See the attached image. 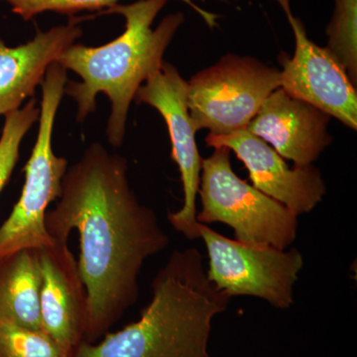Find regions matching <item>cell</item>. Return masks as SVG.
<instances>
[{"label": "cell", "mask_w": 357, "mask_h": 357, "mask_svg": "<svg viewBox=\"0 0 357 357\" xmlns=\"http://www.w3.org/2000/svg\"><path fill=\"white\" fill-rule=\"evenodd\" d=\"M0 1L8 3L11 6L13 13L20 15L22 20H30L38 14L47 13V11L74 15L81 11L109 8L117 4L119 0H0ZM180 1L185 2L196 10V13H199L211 27L217 24L218 16L199 8L196 6L194 0H180ZM220 1H227V0H220Z\"/></svg>", "instance_id": "17"}, {"label": "cell", "mask_w": 357, "mask_h": 357, "mask_svg": "<svg viewBox=\"0 0 357 357\" xmlns=\"http://www.w3.org/2000/svg\"><path fill=\"white\" fill-rule=\"evenodd\" d=\"M67 84V70L53 63L42 86L41 110L36 143L24 167L25 183L10 215L0 225V257L21 249L50 245L53 238L45 225L47 208L62 196L68 160L56 156L52 147L54 122Z\"/></svg>", "instance_id": "5"}, {"label": "cell", "mask_w": 357, "mask_h": 357, "mask_svg": "<svg viewBox=\"0 0 357 357\" xmlns=\"http://www.w3.org/2000/svg\"><path fill=\"white\" fill-rule=\"evenodd\" d=\"M128 171L124 157L93 143L68 168L62 196L45 218L53 241L68 243L73 230L79 234L89 344L102 340L137 302L143 265L170 243L155 211L134 194Z\"/></svg>", "instance_id": "1"}, {"label": "cell", "mask_w": 357, "mask_h": 357, "mask_svg": "<svg viewBox=\"0 0 357 357\" xmlns=\"http://www.w3.org/2000/svg\"><path fill=\"white\" fill-rule=\"evenodd\" d=\"M204 259L198 248L174 250L139 319L95 344L82 342L74 357H211L213 319L231 298L208 280Z\"/></svg>", "instance_id": "2"}, {"label": "cell", "mask_w": 357, "mask_h": 357, "mask_svg": "<svg viewBox=\"0 0 357 357\" xmlns=\"http://www.w3.org/2000/svg\"><path fill=\"white\" fill-rule=\"evenodd\" d=\"M39 115L36 100H31L22 109L6 115L0 137V194L8 183L20 159L21 142L33 123L39 119Z\"/></svg>", "instance_id": "18"}, {"label": "cell", "mask_w": 357, "mask_h": 357, "mask_svg": "<svg viewBox=\"0 0 357 357\" xmlns=\"http://www.w3.org/2000/svg\"><path fill=\"white\" fill-rule=\"evenodd\" d=\"M187 84L195 129L229 135L248 128L268 96L280 88V70L256 58L227 54Z\"/></svg>", "instance_id": "6"}, {"label": "cell", "mask_w": 357, "mask_h": 357, "mask_svg": "<svg viewBox=\"0 0 357 357\" xmlns=\"http://www.w3.org/2000/svg\"><path fill=\"white\" fill-rule=\"evenodd\" d=\"M187 82L178 70L164 62L136 93L135 102L151 105L163 116L172 144V159L177 164L184 192L182 208L168 215L169 223L189 241L199 239L197 198L202 158L187 103Z\"/></svg>", "instance_id": "8"}, {"label": "cell", "mask_w": 357, "mask_h": 357, "mask_svg": "<svg viewBox=\"0 0 357 357\" xmlns=\"http://www.w3.org/2000/svg\"><path fill=\"white\" fill-rule=\"evenodd\" d=\"M202 161L197 220L220 222L234 229L236 241L250 245L287 249L297 238V215L236 175L229 148H213Z\"/></svg>", "instance_id": "4"}, {"label": "cell", "mask_w": 357, "mask_h": 357, "mask_svg": "<svg viewBox=\"0 0 357 357\" xmlns=\"http://www.w3.org/2000/svg\"><path fill=\"white\" fill-rule=\"evenodd\" d=\"M40 282L37 249H21L0 257V323L42 331Z\"/></svg>", "instance_id": "14"}, {"label": "cell", "mask_w": 357, "mask_h": 357, "mask_svg": "<svg viewBox=\"0 0 357 357\" xmlns=\"http://www.w3.org/2000/svg\"><path fill=\"white\" fill-rule=\"evenodd\" d=\"M331 116L279 88L260 107L248 130L268 143L294 166L314 165L332 144Z\"/></svg>", "instance_id": "12"}, {"label": "cell", "mask_w": 357, "mask_h": 357, "mask_svg": "<svg viewBox=\"0 0 357 357\" xmlns=\"http://www.w3.org/2000/svg\"><path fill=\"white\" fill-rule=\"evenodd\" d=\"M199 238L208 253L206 277L229 298L253 297L278 310L294 304V288L304 268L297 248L250 245L198 225Z\"/></svg>", "instance_id": "7"}, {"label": "cell", "mask_w": 357, "mask_h": 357, "mask_svg": "<svg viewBox=\"0 0 357 357\" xmlns=\"http://www.w3.org/2000/svg\"><path fill=\"white\" fill-rule=\"evenodd\" d=\"M43 331L0 323V357H74Z\"/></svg>", "instance_id": "16"}, {"label": "cell", "mask_w": 357, "mask_h": 357, "mask_svg": "<svg viewBox=\"0 0 357 357\" xmlns=\"http://www.w3.org/2000/svg\"><path fill=\"white\" fill-rule=\"evenodd\" d=\"M326 48L342 66L352 84L357 83V0H335L326 26Z\"/></svg>", "instance_id": "15"}, {"label": "cell", "mask_w": 357, "mask_h": 357, "mask_svg": "<svg viewBox=\"0 0 357 357\" xmlns=\"http://www.w3.org/2000/svg\"><path fill=\"white\" fill-rule=\"evenodd\" d=\"M83 31L76 23L38 31L26 44L8 47L0 39V115L18 109L43 83L47 70Z\"/></svg>", "instance_id": "13"}, {"label": "cell", "mask_w": 357, "mask_h": 357, "mask_svg": "<svg viewBox=\"0 0 357 357\" xmlns=\"http://www.w3.org/2000/svg\"><path fill=\"white\" fill-rule=\"evenodd\" d=\"M276 1L285 13L295 37L293 57L285 54L279 57L280 88L356 130V86L332 53L307 37L304 23L293 14L290 0Z\"/></svg>", "instance_id": "9"}, {"label": "cell", "mask_w": 357, "mask_h": 357, "mask_svg": "<svg viewBox=\"0 0 357 357\" xmlns=\"http://www.w3.org/2000/svg\"><path fill=\"white\" fill-rule=\"evenodd\" d=\"M37 253L42 331L65 349L76 351L84 340L88 321V295L77 261L64 241H54Z\"/></svg>", "instance_id": "11"}, {"label": "cell", "mask_w": 357, "mask_h": 357, "mask_svg": "<svg viewBox=\"0 0 357 357\" xmlns=\"http://www.w3.org/2000/svg\"><path fill=\"white\" fill-rule=\"evenodd\" d=\"M168 0H138L115 4L103 14H119L126 20V30L109 44L88 47L73 44L56 63L81 77L82 82L66 84L64 93L76 100L77 121L95 112L96 96H109L112 114L107 134L110 144L121 146L126 136L131 102L138 89L163 65V56L178 28L183 13L169 14L155 29V18Z\"/></svg>", "instance_id": "3"}, {"label": "cell", "mask_w": 357, "mask_h": 357, "mask_svg": "<svg viewBox=\"0 0 357 357\" xmlns=\"http://www.w3.org/2000/svg\"><path fill=\"white\" fill-rule=\"evenodd\" d=\"M206 146L225 147L248 169L253 187L279 202L294 215L311 213L326 194L321 171L314 165L290 167L280 154L248 129L206 137Z\"/></svg>", "instance_id": "10"}]
</instances>
